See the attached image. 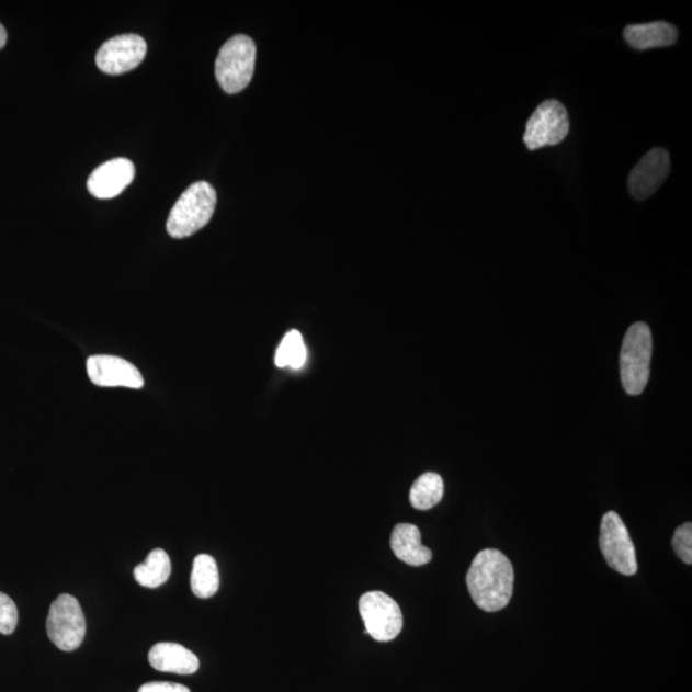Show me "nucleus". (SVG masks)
<instances>
[{
	"instance_id": "obj_20",
	"label": "nucleus",
	"mask_w": 692,
	"mask_h": 692,
	"mask_svg": "<svg viewBox=\"0 0 692 692\" xmlns=\"http://www.w3.org/2000/svg\"><path fill=\"white\" fill-rule=\"evenodd\" d=\"M19 623V610L13 600L0 592V634L11 635Z\"/></svg>"
},
{
	"instance_id": "obj_12",
	"label": "nucleus",
	"mask_w": 692,
	"mask_h": 692,
	"mask_svg": "<svg viewBox=\"0 0 692 692\" xmlns=\"http://www.w3.org/2000/svg\"><path fill=\"white\" fill-rule=\"evenodd\" d=\"M135 166L126 158L111 159L99 166L88 180L89 193L98 200H112L132 184Z\"/></svg>"
},
{
	"instance_id": "obj_22",
	"label": "nucleus",
	"mask_w": 692,
	"mask_h": 692,
	"mask_svg": "<svg viewBox=\"0 0 692 692\" xmlns=\"http://www.w3.org/2000/svg\"><path fill=\"white\" fill-rule=\"evenodd\" d=\"M139 692H192L184 684L173 682H149L143 684Z\"/></svg>"
},
{
	"instance_id": "obj_18",
	"label": "nucleus",
	"mask_w": 692,
	"mask_h": 692,
	"mask_svg": "<svg viewBox=\"0 0 692 692\" xmlns=\"http://www.w3.org/2000/svg\"><path fill=\"white\" fill-rule=\"evenodd\" d=\"M444 497V481L435 473L423 474L415 481L409 492L410 504L418 511H429Z\"/></svg>"
},
{
	"instance_id": "obj_5",
	"label": "nucleus",
	"mask_w": 692,
	"mask_h": 692,
	"mask_svg": "<svg viewBox=\"0 0 692 692\" xmlns=\"http://www.w3.org/2000/svg\"><path fill=\"white\" fill-rule=\"evenodd\" d=\"M50 642L64 651L80 648L87 633V622L78 599L63 594L50 605L47 619Z\"/></svg>"
},
{
	"instance_id": "obj_4",
	"label": "nucleus",
	"mask_w": 692,
	"mask_h": 692,
	"mask_svg": "<svg viewBox=\"0 0 692 692\" xmlns=\"http://www.w3.org/2000/svg\"><path fill=\"white\" fill-rule=\"evenodd\" d=\"M257 48L247 35L231 37L218 53L216 78L227 94H238L252 81Z\"/></svg>"
},
{
	"instance_id": "obj_3",
	"label": "nucleus",
	"mask_w": 692,
	"mask_h": 692,
	"mask_svg": "<svg viewBox=\"0 0 692 692\" xmlns=\"http://www.w3.org/2000/svg\"><path fill=\"white\" fill-rule=\"evenodd\" d=\"M653 337L650 327L637 322L623 339L620 368L623 389L628 395H640L649 383Z\"/></svg>"
},
{
	"instance_id": "obj_2",
	"label": "nucleus",
	"mask_w": 692,
	"mask_h": 692,
	"mask_svg": "<svg viewBox=\"0 0 692 692\" xmlns=\"http://www.w3.org/2000/svg\"><path fill=\"white\" fill-rule=\"evenodd\" d=\"M217 204L216 190L208 182H195L179 197L167 219V232L173 239H185L209 223Z\"/></svg>"
},
{
	"instance_id": "obj_8",
	"label": "nucleus",
	"mask_w": 692,
	"mask_h": 692,
	"mask_svg": "<svg viewBox=\"0 0 692 692\" xmlns=\"http://www.w3.org/2000/svg\"><path fill=\"white\" fill-rule=\"evenodd\" d=\"M569 133L568 112L558 101H546L537 106L526 125L523 140L530 150L557 146Z\"/></svg>"
},
{
	"instance_id": "obj_7",
	"label": "nucleus",
	"mask_w": 692,
	"mask_h": 692,
	"mask_svg": "<svg viewBox=\"0 0 692 692\" xmlns=\"http://www.w3.org/2000/svg\"><path fill=\"white\" fill-rule=\"evenodd\" d=\"M360 613L366 626V633L377 642H392L401 633L400 606L382 591H370L363 594L360 599Z\"/></svg>"
},
{
	"instance_id": "obj_21",
	"label": "nucleus",
	"mask_w": 692,
	"mask_h": 692,
	"mask_svg": "<svg viewBox=\"0 0 692 692\" xmlns=\"http://www.w3.org/2000/svg\"><path fill=\"white\" fill-rule=\"evenodd\" d=\"M673 549L682 561L687 565L692 563V524L684 523L674 531L672 540Z\"/></svg>"
},
{
	"instance_id": "obj_9",
	"label": "nucleus",
	"mask_w": 692,
	"mask_h": 692,
	"mask_svg": "<svg viewBox=\"0 0 692 692\" xmlns=\"http://www.w3.org/2000/svg\"><path fill=\"white\" fill-rule=\"evenodd\" d=\"M146 55V41L139 35L125 34L105 42L97 53L95 63L106 75H123L135 70Z\"/></svg>"
},
{
	"instance_id": "obj_11",
	"label": "nucleus",
	"mask_w": 692,
	"mask_h": 692,
	"mask_svg": "<svg viewBox=\"0 0 692 692\" xmlns=\"http://www.w3.org/2000/svg\"><path fill=\"white\" fill-rule=\"evenodd\" d=\"M91 383L101 387L143 389L144 378L131 362L113 355H93L87 362Z\"/></svg>"
},
{
	"instance_id": "obj_19",
	"label": "nucleus",
	"mask_w": 692,
	"mask_h": 692,
	"mask_svg": "<svg viewBox=\"0 0 692 692\" xmlns=\"http://www.w3.org/2000/svg\"><path fill=\"white\" fill-rule=\"evenodd\" d=\"M307 362V347L298 330L288 331L277 348L275 363L279 368L300 370Z\"/></svg>"
},
{
	"instance_id": "obj_10",
	"label": "nucleus",
	"mask_w": 692,
	"mask_h": 692,
	"mask_svg": "<svg viewBox=\"0 0 692 692\" xmlns=\"http://www.w3.org/2000/svg\"><path fill=\"white\" fill-rule=\"evenodd\" d=\"M671 171V159L666 149L656 148L646 154L628 178L631 195L636 201L648 200L667 180Z\"/></svg>"
},
{
	"instance_id": "obj_6",
	"label": "nucleus",
	"mask_w": 692,
	"mask_h": 692,
	"mask_svg": "<svg viewBox=\"0 0 692 692\" xmlns=\"http://www.w3.org/2000/svg\"><path fill=\"white\" fill-rule=\"evenodd\" d=\"M599 544L608 566L623 576L636 575L638 567L633 538L617 513L604 514Z\"/></svg>"
},
{
	"instance_id": "obj_15",
	"label": "nucleus",
	"mask_w": 692,
	"mask_h": 692,
	"mask_svg": "<svg viewBox=\"0 0 692 692\" xmlns=\"http://www.w3.org/2000/svg\"><path fill=\"white\" fill-rule=\"evenodd\" d=\"M625 39L637 50L671 47L679 33L673 25L658 21L650 24L629 25L625 29Z\"/></svg>"
},
{
	"instance_id": "obj_17",
	"label": "nucleus",
	"mask_w": 692,
	"mask_h": 692,
	"mask_svg": "<svg viewBox=\"0 0 692 692\" xmlns=\"http://www.w3.org/2000/svg\"><path fill=\"white\" fill-rule=\"evenodd\" d=\"M190 583L197 598L208 599L215 595L219 588V572L215 558L208 554L197 555L193 563Z\"/></svg>"
},
{
	"instance_id": "obj_16",
	"label": "nucleus",
	"mask_w": 692,
	"mask_h": 692,
	"mask_svg": "<svg viewBox=\"0 0 692 692\" xmlns=\"http://www.w3.org/2000/svg\"><path fill=\"white\" fill-rule=\"evenodd\" d=\"M171 559L163 549L150 552L146 561L136 566L134 577L144 588L156 589L162 587L171 576Z\"/></svg>"
},
{
	"instance_id": "obj_13",
	"label": "nucleus",
	"mask_w": 692,
	"mask_h": 692,
	"mask_svg": "<svg viewBox=\"0 0 692 692\" xmlns=\"http://www.w3.org/2000/svg\"><path fill=\"white\" fill-rule=\"evenodd\" d=\"M149 663L159 672L193 674L200 669V659L193 651L174 643H159L149 651Z\"/></svg>"
},
{
	"instance_id": "obj_1",
	"label": "nucleus",
	"mask_w": 692,
	"mask_h": 692,
	"mask_svg": "<svg viewBox=\"0 0 692 692\" xmlns=\"http://www.w3.org/2000/svg\"><path fill=\"white\" fill-rule=\"evenodd\" d=\"M514 570L511 560L496 549L476 555L467 574V588L475 604L485 612H499L511 602Z\"/></svg>"
},
{
	"instance_id": "obj_23",
	"label": "nucleus",
	"mask_w": 692,
	"mask_h": 692,
	"mask_svg": "<svg viewBox=\"0 0 692 692\" xmlns=\"http://www.w3.org/2000/svg\"><path fill=\"white\" fill-rule=\"evenodd\" d=\"M7 37L9 36H7L4 26L0 24V49H3L5 47Z\"/></svg>"
},
{
	"instance_id": "obj_14",
	"label": "nucleus",
	"mask_w": 692,
	"mask_h": 692,
	"mask_svg": "<svg viewBox=\"0 0 692 692\" xmlns=\"http://www.w3.org/2000/svg\"><path fill=\"white\" fill-rule=\"evenodd\" d=\"M390 545L395 557L409 566L421 567L432 559V552L422 545L421 531L415 524H397L392 534Z\"/></svg>"
}]
</instances>
